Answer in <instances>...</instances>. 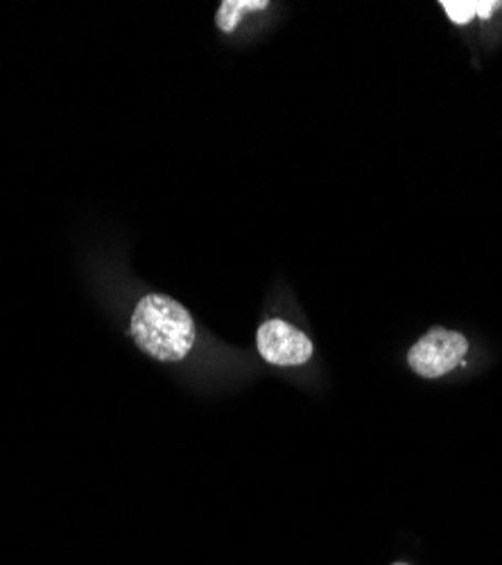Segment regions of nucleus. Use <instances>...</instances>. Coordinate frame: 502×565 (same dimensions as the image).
<instances>
[{
	"instance_id": "1",
	"label": "nucleus",
	"mask_w": 502,
	"mask_h": 565,
	"mask_svg": "<svg viewBox=\"0 0 502 565\" xmlns=\"http://www.w3.org/2000/svg\"><path fill=\"white\" fill-rule=\"evenodd\" d=\"M129 333L150 358L181 362L195 344V321L172 297L148 295L133 308Z\"/></svg>"
},
{
	"instance_id": "2",
	"label": "nucleus",
	"mask_w": 502,
	"mask_h": 565,
	"mask_svg": "<svg viewBox=\"0 0 502 565\" xmlns=\"http://www.w3.org/2000/svg\"><path fill=\"white\" fill-rule=\"evenodd\" d=\"M469 340L462 333L432 328L407 353V362L421 379H441L464 362Z\"/></svg>"
},
{
	"instance_id": "3",
	"label": "nucleus",
	"mask_w": 502,
	"mask_h": 565,
	"mask_svg": "<svg viewBox=\"0 0 502 565\" xmlns=\"http://www.w3.org/2000/svg\"><path fill=\"white\" fill-rule=\"evenodd\" d=\"M258 353L274 366H299L312 358V342L284 319H267L256 333Z\"/></svg>"
},
{
	"instance_id": "4",
	"label": "nucleus",
	"mask_w": 502,
	"mask_h": 565,
	"mask_svg": "<svg viewBox=\"0 0 502 565\" xmlns=\"http://www.w3.org/2000/svg\"><path fill=\"white\" fill-rule=\"evenodd\" d=\"M269 8L267 0H224V3H220V10H217V17H215V23L222 32H234L241 23V19L247 14V12H260Z\"/></svg>"
},
{
	"instance_id": "5",
	"label": "nucleus",
	"mask_w": 502,
	"mask_h": 565,
	"mask_svg": "<svg viewBox=\"0 0 502 565\" xmlns=\"http://www.w3.org/2000/svg\"><path fill=\"white\" fill-rule=\"evenodd\" d=\"M441 8L446 10L448 19L458 25H467L473 21L476 14V0H444Z\"/></svg>"
},
{
	"instance_id": "6",
	"label": "nucleus",
	"mask_w": 502,
	"mask_h": 565,
	"mask_svg": "<svg viewBox=\"0 0 502 565\" xmlns=\"http://www.w3.org/2000/svg\"><path fill=\"white\" fill-rule=\"evenodd\" d=\"M498 8H502L500 0H476V14L489 19Z\"/></svg>"
},
{
	"instance_id": "7",
	"label": "nucleus",
	"mask_w": 502,
	"mask_h": 565,
	"mask_svg": "<svg viewBox=\"0 0 502 565\" xmlns=\"http://www.w3.org/2000/svg\"><path fill=\"white\" fill-rule=\"evenodd\" d=\"M394 565H407V563H394Z\"/></svg>"
}]
</instances>
